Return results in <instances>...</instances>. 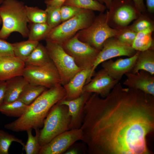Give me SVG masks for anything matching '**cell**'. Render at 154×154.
I'll return each mask as SVG.
<instances>
[{"label": "cell", "instance_id": "obj_13", "mask_svg": "<svg viewBox=\"0 0 154 154\" xmlns=\"http://www.w3.org/2000/svg\"><path fill=\"white\" fill-rule=\"evenodd\" d=\"M94 75L93 78L84 86V92L95 93L104 98L119 82V80L111 77L103 68Z\"/></svg>", "mask_w": 154, "mask_h": 154}, {"label": "cell", "instance_id": "obj_12", "mask_svg": "<svg viewBox=\"0 0 154 154\" xmlns=\"http://www.w3.org/2000/svg\"><path fill=\"white\" fill-rule=\"evenodd\" d=\"M83 138L80 128L68 130L41 146L39 154H64L76 142L82 141Z\"/></svg>", "mask_w": 154, "mask_h": 154}, {"label": "cell", "instance_id": "obj_9", "mask_svg": "<svg viewBox=\"0 0 154 154\" xmlns=\"http://www.w3.org/2000/svg\"><path fill=\"white\" fill-rule=\"evenodd\" d=\"M22 76L29 83L48 89L61 85L60 75L52 61L41 66H25Z\"/></svg>", "mask_w": 154, "mask_h": 154}, {"label": "cell", "instance_id": "obj_2", "mask_svg": "<svg viewBox=\"0 0 154 154\" xmlns=\"http://www.w3.org/2000/svg\"><path fill=\"white\" fill-rule=\"evenodd\" d=\"M66 97L65 90L61 85L47 89L28 105L21 116L5 124L4 127L16 132L39 129L42 127L52 107Z\"/></svg>", "mask_w": 154, "mask_h": 154}, {"label": "cell", "instance_id": "obj_35", "mask_svg": "<svg viewBox=\"0 0 154 154\" xmlns=\"http://www.w3.org/2000/svg\"><path fill=\"white\" fill-rule=\"evenodd\" d=\"M14 56L12 43L0 38V57Z\"/></svg>", "mask_w": 154, "mask_h": 154}, {"label": "cell", "instance_id": "obj_32", "mask_svg": "<svg viewBox=\"0 0 154 154\" xmlns=\"http://www.w3.org/2000/svg\"><path fill=\"white\" fill-rule=\"evenodd\" d=\"M135 20L132 25L128 27L136 33L148 28L154 27L153 22L149 18L141 14Z\"/></svg>", "mask_w": 154, "mask_h": 154}, {"label": "cell", "instance_id": "obj_43", "mask_svg": "<svg viewBox=\"0 0 154 154\" xmlns=\"http://www.w3.org/2000/svg\"><path fill=\"white\" fill-rule=\"evenodd\" d=\"M4 0H0V5L2 3Z\"/></svg>", "mask_w": 154, "mask_h": 154}, {"label": "cell", "instance_id": "obj_27", "mask_svg": "<svg viewBox=\"0 0 154 154\" xmlns=\"http://www.w3.org/2000/svg\"><path fill=\"white\" fill-rule=\"evenodd\" d=\"M63 5L100 12H104L107 8L106 5L95 0H66Z\"/></svg>", "mask_w": 154, "mask_h": 154}, {"label": "cell", "instance_id": "obj_39", "mask_svg": "<svg viewBox=\"0 0 154 154\" xmlns=\"http://www.w3.org/2000/svg\"><path fill=\"white\" fill-rule=\"evenodd\" d=\"M147 9L150 13L154 11V0H145Z\"/></svg>", "mask_w": 154, "mask_h": 154}, {"label": "cell", "instance_id": "obj_5", "mask_svg": "<svg viewBox=\"0 0 154 154\" xmlns=\"http://www.w3.org/2000/svg\"><path fill=\"white\" fill-rule=\"evenodd\" d=\"M96 17L94 11L84 9L74 17L52 28L45 40L62 44L80 30L90 26Z\"/></svg>", "mask_w": 154, "mask_h": 154}, {"label": "cell", "instance_id": "obj_40", "mask_svg": "<svg viewBox=\"0 0 154 154\" xmlns=\"http://www.w3.org/2000/svg\"><path fill=\"white\" fill-rule=\"evenodd\" d=\"M79 151L78 149L75 148L68 149L64 154H78L79 153Z\"/></svg>", "mask_w": 154, "mask_h": 154}, {"label": "cell", "instance_id": "obj_23", "mask_svg": "<svg viewBox=\"0 0 154 154\" xmlns=\"http://www.w3.org/2000/svg\"><path fill=\"white\" fill-rule=\"evenodd\" d=\"M28 40L39 42L45 40L52 28L46 23H29Z\"/></svg>", "mask_w": 154, "mask_h": 154}, {"label": "cell", "instance_id": "obj_25", "mask_svg": "<svg viewBox=\"0 0 154 154\" xmlns=\"http://www.w3.org/2000/svg\"><path fill=\"white\" fill-rule=\"evenodd\" d=\"M28 106L18 100L3 102L0 106V112L8 117L19 118L23 115Z\"/></svg>", "mask_w": 154, "mask_h": 154}, {"label": "cell", "instance_id": "obj_29", "mask_svg": "<svg viewBox=\"0 0 154 154\" xmlns=\"http://www.w3.org/2000/svg\"><path fill=\"white\" fill-rule=\"evenodd\" d=\"M25 10L28 23H46L47 13L45 10L26 5Z\"/></svg>", "mask_w": 154, "mask_h": 154}, {"label": "cell", "instance_id": "obj_36", "mask_svg": "<svg viewBox=\"0 0 154 154\" xmlns=\"http://www.w3.org/2000/svg\"><path fill=\"white\" fill-rule=\"evenodd\" d=\"M137 11L141 13L146 11V7L144 0H132Z\"/></svg>", "mask_w": 154, "mask_h": 154}, {"label": "cell", "instance_id": "obj_22", "mask_svg": "<svg viewBox=\"0 0 154 154\" xmlns=\"http://www.w3.org/2000/svg\"><path fill=\"white\" fill-rule=\"evenodd\" d=\"M154 29V28H148L137 33L131 45L133 48L139 51L154 49V42L152 37Z\"/></svg>", "mask_w": 154, "mask_h": 154}, {"label": "cell", "instance_id": "obj_15", "mask_svg": "<svg viewBox=\"0 0 154 154\" xmlns=\"http://www.w3.org/2000/svg\"><path fill=\"white\" fill-rule=\"evenodd\" d=\"M125 75L127 78L123 83L124 85L154 96V75L144 70L136 74L129 72Z\"/></svg>", "mask_w": 154, "mask_h": 154}, {"label": "cell", "instance_id": "obj_11", "mask_svg": "<svg viewBox=\"0 0 154 154\" xmlns=\"http://www.w3.org/2000/svg\"><path fill=\"white\" fill-rule=\"evenodd\" d=\"M137 51L131 46L121 42L115 37L108 38L104 42L102 48L95 60L87 83L92 78L97 67L102 62L118 56L130 57L134 55Z\"/></svg>", "mask_w": 154, "mask_h": 154}, {"label": "cell", "instance_id": "obj_21", "mask_svg": "<svg viewBox=\"0 0 154 154\" xmlns=\"http://www.w3.org/2000/svg\"><path fill=\"white\" fill-rule=\"evenodd\" d=\"M52 61L45 46L39 43L25 63V66H41Z\"/></svg>", "mask_w": 154, "mask_h": 154}, {"label": "cell", "instance_id": "obj_31", "mask_svg": "<svg viewBox=\"0 0 154 154\" xmlns=\"http://www.w3.org/2000/svg\"><path fill=\"white\" fill-rule=\"evenodd\" d=\"M46 6L45 10L47 13L46 23L53 28L62 22L60 7H56L50 5H46Z\"/></svg>", "mask_w": 154, "mask_h": 154}, {"label": "cell", "instance_id": "obj_10", "mask_svg": "<svg viewBox=\"0 0 154 154\" xmlns=\"http://www.w3.org/2000/svg\"><path fill=\"white\" fill-rule=\"evenodd\" d=\"M109 9L108 24L117 29L128 26L141 14L132 0H112Z\"/></svg>", "mask_w": 154, "mask_h": 154}, {"label": "cell", "instance_id": "obj_8", "mask_svg": "<svg viewBox=\"0 0 154 154\" xmlns=\"http://www.w3.org/2000/svg\"><path fill=\"white\" fill-rule=\"evenodd\" d=\"M61 44L77 66L82 70L92 69L100 51L80 40L76 35Z\"/></svg>", "mask_w": 154, "mask_h": 154}, {"label": "cell", "instance_id": "obj_1", "mask_svg": "<svg viewBox=\"0 0 154 154\" xmlns=\"http://www.w3.org/2000/svg\"><path fill=\"white\" fill-rule=\"evenodd\" d=\"M80 128L90 154H151L147 137L154 130V96L117 83L106 97L92 93Z\"/></svg>", "mask_w": 154, "mask_h": 154}, {"label": "cell", "instance_id": "obj_20", "mask_svg": "<svg viewBox=\"0 0 154 154\" xmlns=\"http://www.w3.org/2000/svg\"><path fill=\"white\" fill-rule=\"evenodd\" d=\"M140 70L154 74V49L139 51L134 65L130 72L136 74Z\"/></svg>", "mask_w": 154, "mask_h": 154}, {"label": "cell", "instance_id": "obj_33", "mask_svg": "<svg viewBox=\"0 0 154 154\" xmlns=\"http://www.w3.org/2000/svg\"><path fill=\"white\" fill-rule=\"evenodd\" d=\"M119 29V32L115 37L121 42L131 46L137 33L131 29L128 26L120 28Z\"/></svg>", "mask_w": 154, "mask_h": 154}, {"label": "cell", "instance_id": "obj_26", "mask_svg": "<svg viewBox=\"0 0 154 154\" xmlns=\"http://www.w3.org/2000/svg\"><path fill=\"white\" fill-rule=\"evenodd\" d=\"M47 89L42 86L29 83L18 100L29 105Z\"/></svg>", "mask_w": 154, "mask_h": 154}, {"label": "cell", "instance_id": "obj_28", "mask_svg": "<svg viewBox=\"0 0 154 154\" xmlns=\"http://www.w3.org/2000/svg\"><path fill=\"white\" fill-rule=\"evenodd\" d=\"M35 130L36 135L34 136L32 134V129H29L27 132L28 139L27 142L23 147L26 154H39L41 147L39 142V129Z\"/></svg>", "mask_w": 154, "mask_h": 154}, {"label": "cell", "instance_id": "obj_19", "mask_svg": "<svg viewBox=\"0 0 154 154\" xmlns=\"http://www.w3.org/2000/svg\"><path fill=\"white\" fill-rule=\"evenodd\" d=\"M5 96L3 102H10L17 100L29 83L22 76H16L6 81Z\"/></svg>", "mask_w": 154, "mask_h": 154}, {"label": "cell", "instance_id": "obj_18", "mask_svg": "<svg viewBox=\"0 0 154 154\" xmlns=\"http://www.w3.org/2000/svg\"><path fill=\"white\" fill-rule=\"evenodd\" d=\"M91 70V69L81 70L68 83L63 86L66 93V100L75 99L82 94L84 87L90 77Z\"/></svg>", "mask_w": 154, "mask_h": 154}, {"label": "cell", "instance_id": "obj_17", "mask_svg": "<svg viewBox=\"0 0 154 154\" xmlns=\"http://www.w3.org/2000/svg\"><path fill=\"white\" fill-rule=\"evenodd\" d=\"M25 62L14 56L0 57V81L22 76Z\"/></svg>", "mask_w": 154, "mask_h": 154}, {"label": "cell", "instance_id": "obj_7", "mask_svg": "<svg viewBox=\"0 0 154 154\" xmlns=\"http://www.w3.org/2000/svg\"><path fill=\"white\" fill-rule=\"evenodd\" d=\"M46 41L45 47L60 75L61 84L63 86L82 69L77 66L73 58L65 52L61 44Z\"/></svg>", "mask_w": 154, "mask_h": 154}, {"label": "cell", "instance_id": "obj_24", "mask_svg": "<svg viewBox=\"0 0 154 154\" xmlns=\"http://www.w3.org/2000/svg\"><path fill=\"white\" fill-rule=\"evenodd\" d=\"M39 43L28 40L12 43L14 56L25 62Z\"/></svg>", "mask_w": 154, "mask_h": 154}, {"label": "cell", "instance_id": "obj_16", "mask_svg": "<svg viewBox=\"0 0 154 154\" xmlns=\"http://www.w3.org/2000/svg\"><path fill=\"white\" fill-rule=\"evenodd\" d=\"M139 52L137 51L133 56L127 58L105 61L101 64L102 67L111 77L119 81L126 73L130 72Z\"/></svg>", "mask_w": 154, "mask_h": 154}, {"label": "cell", "instance_id": "obj_41", "mask_svg": "<svg viewBox=\"0 0 154 154\" xmlns=\"http://www.w3.org/2000/svg\"><path fill=\"white\" fill-rule=\"evenodd\" d=\"M98 2H99L100 3L103 4L104 3H105L106 4V6L107 7V8L108 9V0H95Z\"/></svg>", "mask_w": 154, "mask_h": 154}, {"label": "cell", "instance_id": "obj_42", "mask_svg": "<svg viewBox=\"0 0 154 154\" xmlns=\"http://www.w3.org/2000/svg\"><path fill=\"white\" fill-rule=\"evenodd\" d=\"M2 20L0 16V25L2 24Z\"/></svg>", "mask_w": 154, "mask_h": 154}, {"label": "cell", "instance_id": "obj_34", "mask_svg": "<svg viewBox=\"0 0 154 154\" xmlns=\"http://www.w3.org/2000/svg\"><path fill=\"white\" fill-rule=\"evenodd\" d=\"M84 9L74 6L63 5L60 8L62 22L74 17Z\"/></svg>", "mask_w": 154, "mask_h": 154}, {"label": "cell", "instance_id": "obj_37", "mask_svg": "<svg viewBox=\"0 0 154 154\" xmlns=\"http://www.w3.org/2000/svg\"><path fill=\"white\" fill-rule=\"evenodd\" d=\"M6 88V81H0V106L4 102L5 96Z\"/></svg>", "mask_w": 154, "mask_h": 154}, {"label": "cell", "instance_id": "obj_30", "mask_svg": "<svg viewBox=\"0 0 154 154\" xmlns=\"http://www.w3.org/2000/svg\"><path fill=\"white\" fill-rule=\"evenodd\" d=\"M14 142L19 143L23 147L25 145L22 140L0 129V154H9V147L12 143Z\"/></svg>", "mask_w": 154, "mask_h": 154}, {"label": "cell", "instance_id": "obj_3", "mask_svg": "<svg viewBox=\"0 0 154 154\" xmlns=\"http://www.w3.org/2000/svg\"><path fill=\"white\" fill-rule=\"evenodd\" d=\"M25 5L18 0H4L0 5V16L2 27L0 38L6 39L13 32L20 33L24 38L28 37V21Z\"/></svg>", "mask_w": 154, "mask_h": 154}, {"label": "cell", "instance_id": "obj_4", "mask_svg": "<svg viewBox=\"0 0 154 154\" xmlns=\"http://www.w3.org/2000/svg\"><path fill=\"white\" fill-rule=\"evenodd\" d=\"M71 117L67 106L59 102L50 110L40 130L39 142L41 146L60 134L69 130Z\"/></svg>", "mask_w": 154, "mask_h": 154}, {"label": "cell", "instance_id": "obj_14", "mask_svg": "<svg viewBox=\"0 0 154 154\" xmlns=\"http://www.w3.org/2000/svg\"><path fill=\"white\" fill-rule=\"evenodd\" d=\"M92 93L84 92L79 97L71 100L64 99L59 102L67 106L71 118L69 129H80L84 117V110L85 104Z\"/></svg>", "mask_w": 154, "mask_h": 154}, {"label": "cell", "instance_id": "obj_38", "mask_svg": "<svg viewBox=\"0 0 154 154\" xmlns=\"http://www.w3.org/2000/svg\"><path fill=\"white\" fill-rule=\"evenodd\" d=\"M66 0H45L46 5H50L56 7H61Z\"/></svg>", "mask_w": 154, "mask_h": 154}, {"label": "cell", "instance_id": "obj_6", "mask_svg": "<svg viewBox=\"0 0 154 154\" xmlns=\"http://www.w3.org/2000/svg\"><path fill=\"white\" fill-rule=\"evenodd\" d=\"M108 11L100 13L88 27L79 31L76 35L81 41L101 50L104 42L108 38L115 37L119 29L110 27L108 23Z\"/></svg>", "mask_w": 154, "mask_h": 154}]
</instances>
